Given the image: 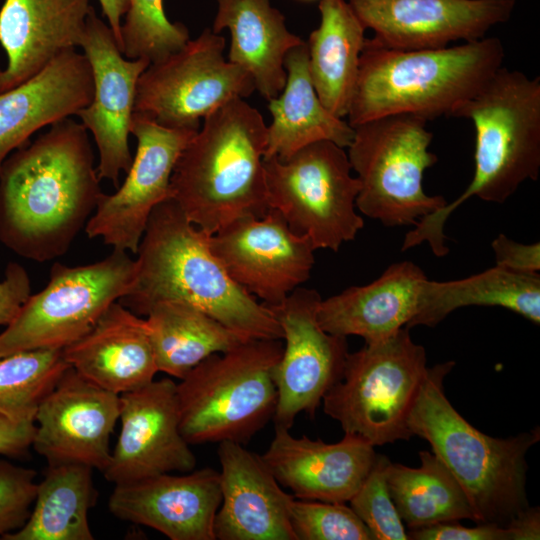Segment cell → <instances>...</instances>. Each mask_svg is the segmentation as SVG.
<instances>
[{
    "instance_id": "b9f144b4",
    "label": "cell",
    "mask_w": 540,
    "mask_h": 540,
    "mask_svg": "<svg viewBox=\"0 0 540 540\" xmlns=\"http://www.w3.org/2000/svg\"><path fill=\"white\" fill-rule=\"evenodd\" d=\"M35 420L22 419L0 412V455L21 458L32 448Z\"/></svg>"
},
{
    "instance_id": "f6af8a7d",
    "label": "cell",
    "mask_w": 540,
    "mask_h": 540,
    "mask_svg": "<svg viewBox=\"0 0 540 540\" xmlns=\"http://www.w3.org/2000/svg\"><path fill=\"white\" fill-rule=\"evenodd\" d=\"M2 70L0 69V74H1Z\"/></svg>"
},
{
    "instance_id": "5b68a950",
    "label": "cell",
    "mask_w": 540,
    "mask_h": 540,
    "mask_svg": "<svg viewBox=\"0 0 540 540\" xmlns=\"http://www.w3.org/2000/svg\"><path fill=\"white\" fill-rule=\"evenodd\" d=\"M454 361L428 369L408 418L411 434L426 440L465 492L475 523L506 526L529 507L526 454L539 427L509 438L476 429L450 403L443 381Z\"/></svg>"
},
{
    "instance_id": "484cf974",
    "label": "cell",
    "mask_w": 540,
    "mask_h": 540,
    "mask_svg": "<svg viewBox=\"0 0 540 540\" xmlns=\"http://www.w3.org/2000/svg\"><path fill=\"white\" fill-rule=\"evenodd\" d=\"M427 276L411 261L391 264L373 282L321 300L317 318L333 335L381 341L409 326L419 312Z\"/></svg>"
},
{
    "instance_id": "44dd1931",
    "label": "cell",
    "mask_w": 540,
    "mask_h": 540,
    "mask_svg": "<svg viewBox=\"0 0 540 540\" xmlns=\"http://www.w3.org/2000/svg\"><path fill=\"white\" fill-rule=\"evenodd\" d=\"M262 460L281 486L301 500L346 503L371 471L375 447L359 436L344 433L336 443L299 438L275 428Z\"/></svg>"
},
{
    "instance_id": "8992f818",
    "label": "cell",
    "mask_w": 540,
    "mask_h": 540,
    "mask_svg": "<svg viewBox=\"0 0 540 540\" xmlns=\"http://www.w3.org/2000/svg\"><path fill=\"white\" fill-rule=\"evenodd\" d=\"M504 57L496 37L417 50L386 48L366 38L347 122L354 127L392 114L427 121L449 117L502 66Z\"/></svg>"
},
{
    "instance_id": "83f0119b",
    "label": "cell",
    "mask_w": 540,
    "mask_h": 540,
    "mask_svg": "<svg viewBox=\"0 0 540 540\" xmlns=\"http://www.w3.org/2000/svg\"><path fill=\"white\" fill-rule=\"evenodd\" d=\"M284 67L285 86L277 97L268 101L273 121L267 126L263 159H287L299 149L321 140L347 148L354 129L347 121L332 115L319 100L310 77L305 41L288 51Z\"/></svg>"
},
{
    "instance_id": "d590c367",
    "label": "cell",
    "mask_w": 540,
    "mask_h": 540,
    "mask_svg": "<svg viewBox=\"0 0 540 540\" xmlns=\"http://www.w3.org/2000/svg\"><path fill=\"white\" fill-rule=\"evenodd\" d=\"M290 522L296 540H373L367 526L345 503L294 498Z\"/></svg>"
},
{
    "instance_id": "d6986e66",
    "label": "cell",
    "mask_w": 540,
    "mask_h": 540,
    "mask_svg": "<svg viewBox=\"0 0 540 540\" xmlns=\"http://www.w3.org/2000/svg\"><path fill=\"white\" fill-rule=\"evenodd\" d=\"M381 46L399 50L441 48L485 37L511 17L516 0H348Z\"/></svg>"
},
{
    "instance_id": "e575fe53",
    "label": "cell",
    "mask_w": 540,
    "mask_h": 540,
    "mask_svg": "<svg viewBox=\"0 0 540 540\" xmlns=\"http://www.w3.org/2000/svg\"><path fill=\"white\" fill-rule=\"evenodd\" d=\"M190 40L188 28L171 22L163 0H129L121 24V53L128 59L160 61L179 51Z\"/></svg>"
},
{
    "instance_id": "6da1fadb",
    "label": "cell",
    "mask_w": 540,
    "mask_h": 540,
    "mask_svg": "<svg viewBox=\"0 0 540 540\" xmlns=\"http://www.w3.org/2000/svg\"><path fill=\"white\" fill-rule=\"evenodd\" d=\"M87 129L67 117L8 156L0 168V241L47 262L64 255L101 194Z\"/></svg>"
},
{
    "instance_id": "ffe728a7",
    "label": "cell",
    "mask_w": 540,
    "mask_h": 540,
    "mask_svg": "<svg viewBox=\"0 0 540 540\" xmlns=\"http://www.w3.org/2000/svg\"><path fill=\"white\" fill-rule=\"evenodd\" d=\"M221 499L219 471L207 467L115 485L108 509L120 520L147 526L171 540H216Z\"/></svg>"
},
{
    "instance_id": "9c48e42d",
    "label": "cell",
    "mask_w": 540,
    "mask_h": 540,
    "mask_svg": "<svg viewBox=\"0 0 540 540\" xmlns=\"http://www.w3.org/2000/svg\"><path fill=\"white\" fill-rule=\"evenodd\" d=\"M427 120L412 114H392L353 127L348 148L360 190L356 208L383 225H416L443 208L444 197L424 192L423 176L438 158L429 152L433 134Z\"/></svg>"
},
{
    "instance_id": "603a6c76",
    "label": "cell",
    "mask_w": 540,
    "mask_h": 540,
    "mask_svg": "<svg viewBox=\"0 0 540 540\" xmlns=\"http://www.w3.org/2000/svg\"><path fill=\"white\" fill-rule=\"evenodd\" d=\"M93 93L91 65L75 48L59 54L22 84L0 92V168L34 132L77 115Z\"/></svg>"
},
{
    "instance_id": "30bf717a",
    "label": "cell",
    "mask_w": 540,
    "mask_h": 540,
    "mask_svg": "<svg viewBox=\"0 0 540 540\" xmlns=\"http://www.w3.org/2000/svg\"><path fill=\"white\" fill-rule=\"evenodd\" d=\"M269 209L290 230L310 240L315 250L338 251L364 226L356 211L360 190L344 148L321 140L287 159H263Z\"/></svg>"
},
{
    "instance_id": "ac0fdd59",
    "label": "cell",
    "mask_w": 540,
    "mask_h": 540,
    "mask_svg": "<svg viewBox=\"0 0 540 540\" xmlns=\"http://www.w3.org/2000/svg\"><path fill=\"white\" fill-rule=\"evenodd\" d=\"M119 416L120 395L70 366L37 409L32 448L48 465L78 463L103 472Z\"/></svg>"
},
{
    "instance_id": "f1b7e54d",
    "label": "cell",
    "mask_w": 540,
    "mask_h": 540,
    "mask_svg": "<svg viewBox=\"0 0 540 540\" xmlns=\"http://www.w3.org/2000/svg\"><path fill=\"white\" fill-rule=\"evenodd\" d=\"M321 20L308 38V65L316 94L338 118L347 117L366 27L345 0H320Z\"/></svg>"
},
{
    "instance_id": "bcb514c9",
    "label": "cell",
    "mask_w": 540,
    "mask_h": 540,
    "mask_svg": "<svg viewBox=\"0 0 540 540\" xmlns=\"http://www.w3.org/2000/svg\"><path fill=\"white\" fill-rule=\"evenodd\" d=\"M306 1H309V0H306Z\"/></svg>"
},
{
    "instance_id": "3957f363",
    "label": "cell",
    "mask_w": 540,
    "mask_h": 540,
    "mask_svg": "<svg viewBox=\"0 0 540 540\" xmlns=\"http://www.w3.org/2000/svg\"><path fill=\"white\" fill-rule=\"evenodd\" d=\"M449 117L470 119L476 140L473 178L465 191L443 208L421 218L404 238L402 250L427 242L437 257L445 245L444 224L469 198L503 203L540 170V77L529 78L501 66Z\"/></svg>"
},
{
    "instance_id": "ee69618b",
    "label": "cell",
    "mask_w": 540,
    "mask_h": 540,
    "mask_svg": "<svg viewBox=\"0 0 540 540\" xmlns=\"http://www.w3.org/2000/svg\"><path fill=\"white\" fill-rule=\"evenodd\" d=\"M103 15L108 20V25L112 29L117 45L121 47V19L127 13L129 0H98Z\"/></svg>"
},
{
    "instance_id": "836d02e7",
    "label": "cell",
    "mask_w": 540,
    "mask_h": 540,
    "mask_svg": "<svg viewBox=\"0 0 540 540\" xmlns=\"http://www.w3.org/2000/svg\"><path fill=\"white\" fill-rule=\"evenodd\" d=\"M70 367L63 349H36L0 358V412L35 420L42 400Z\"/></svg>"
},
{
    "instance_id": "60d3db41",
    "label": "cell",
    "mask_w": 540,
    "mask_h": 540,
    "mask_svg": "<svg viewBox=\"0 0 540 540\" xmlns=\"http://www.w3.org/2000/svg\"><path fill=\"white\" fill-rule=\"evenodd\" d=\"M31 295L30 278L18 263H9L0 281V325H8Z\"/></svg>"
},
{
    "instance_id": "7a4b0ae2",
    "label": "cell",
    "mask_w": 540,
    "mask_h": 540,
    "mask_svg": "<svg viewBox=\"0 0 540 540\" xmlns=\"http://www.w3.org/2000/svg\"><path fill=\"white\" fill-rule=\"evenodd\" d=\"M209 238L173 198L158 204L136 253L133 283L118 301L138 316L160 302H182L249 337L282 339L271 309L231 279Z\"/></svg>"
},
{
    "instance_id": "5bb4252c",
    "label": "cell",
    "mask_w": 540,
    "mask_h": 540,
    "mask_svg": "<svg viewBox=\"0 0 540 540\" xmlns=\"http://www.w3.org/2000/svg\"><path fill=\"white\" fill-rule=\"evenodd\" d=\"M198 130L170 128L133 112L130 134L137 139L135 156L122 186L102 193L85 226L89 238L137 253L152 210L172 198L171 176L175 164Z\"/></svg>"
},
{
    "instance_id": "ba28073f",
    "label": "cell",
    "mask_w": 540,
    "mask_h": 540,
    "mask_svg": "<svg viewBox=\"0 0 540 540\" xmlns=\"http://www.w3.org/2000/svg\"><path fill=\"white\" fill-rule=\"evenodd\" d=\"M428 369L425 348L403 327L348 353L340 379L323 397V410L344 433L374 447L408 441V418Z\"/></svg>"
},
{
    "instance_id": "4dcf8cb0",
    "label": "cell",
    "mask_w": 540,
    "mask_h": 540,
    "mask_svg": "<svg viewBox=\"0 0 540 540\" xmlns=\"http://www.w3.org/2000/svg\"><path fill=\"white\" fill-rule=\"evenodd\" d=\"M159 372L182 379L197 364L249 337L182 302H160L146 315Z\"/></svg>"
},
{
    "instance_id": "9a60e30c",
    "label": "cell",
    "mask_w": 540,
    "mask_h": 540,
    "mask_svg": "<svg viewBox=\"0 0 540 540\" xmlns=\"http://www.w3.org/2000/svg\"><path fill=\"white\" fill-rule=\"evenodd\" d=\"M209 242L231 279L266 306L280 304L306 282L315 262L310 240L293 233L275 209L238 219Z\"/></svg>"
},
{
    "instance_id": "ab89813d",
    "label": "cell",
    "mask_w": 540,
    "mask_h": 540,
    "mask_svg": "<svg viewBox=\"0 0 540 540\" xmlns=\"http://www.w3.org/2000/svg\"><path fill=\"white\" fill-rule=\"evenodd\" d=\"M496 266L510 271L537 274L540 270V244L518 243L504 234H499L491 244Z\"/></svg>"
},
{
    "instance_id": "d4e9b609",
    "label": "cell",
    "mask_w": 540,
    "mask_h": 540,
    "mask_svg": "<svg viewBox=\"0 0 540 540\" xmlns=\"http://www.w3.org/2000/svg\"><path fill=\"white\" fill-rule=\"evenodd\" d=\"M63 355L81 376L118 395L149 384L159 372L146 319L118 300Z\"/></svg>"
},
{
    "instance_id": "f546056e",
    "label": "cell",
    "mask_w": 540,
    "mask_h": 540,
    "mask_svg": "<svg viewBox=\"0 0 540 540\" xmlns=\"http://www.w3.org/2000/svg\"><path fill=\"white\" fill-rule=\"evenodd\" d=\"M467 306H498L540 323V275L495 266L470 277L451 281L427 279L419 312L408 328L434 327L451 312Z\"/></svg>"
},
{
    "instance_id": "2e32d148",
    "label": "cell",
    "mask_w": 540,
    "mask_h": 540,
    "mask_svg": "<svg viewBox=\"0 0 540 540\" xmlns=\"http://www.w3.org/2000/svg\"><path fill=\"white\" fill-rule=\"evenodd\" d=\"M79 46L87 57L94 81L88 106L77 116L91 131L99 153V178L119 187V176L127 173L133 157L128 144L139 76L150 64L144 59H128L120 51L114 33L92 7Z\"/></svg>"
},
{
    "instance_id": "7bdbcfd3",
    "label": "cell",
    "mask_w": 540,
    "mask_h": 540,
    "mask_svg": "<svg viewBox=\"0 0 540 540\" xmlns=\"http://www.w3.org/2000/svg\"><path fill=\"white\" fill-rule=\"evenodd\" d=\"M506 526L512 533L514 540H538L540 539V511L538 507H528Z\"/></svg>"
},
{
    "instance_id": "1f68e13d",
    "label": "cell",
    "mask_w": 540,
    "mask_h": 540,
    "mask_svg": "<svg viewBox=\"0 0 540 540\" xmlns=\"http://www.w3.org/2000/svg\"><path fill=\"white\" fill-rule=\"evenodd\" d=\"M92 471L78 463L48 465L27 522L2 540H93L88 512L98 493Z\"/></svg>"
},
{
    "instance_id": "74e56055",
    "label": "cell",
    "mask_w": 540,
    "mask_h": 540,
    "mask_svg": "<svg viewBox=\"0 0 540 540\" xmlns=\"http://www.w3.org/2000/svg\"><path fill=\"white\" fill-rule=\"evenodd\" d=\"M37 472L0 459V539L27 522L37 493Z\"/></svg>"
},
{
    "instance_id": "7402d4cb",
    "label": "cell",
    "mask_w": 540,
    "mask_h": 540,
    "mask_svg": "<svg viewBox=\"0 0 540 540\" xmlns=\"http://www.w3.org/2000/svg\"><path fill=\"white\" fill-rule=\"evenodd\" d=\"M221 504L214 524L219 540H296L286 493L261 456L232 441L219 443Z\"/></svg>"
},
{
    "instance_id": "8fae6325",
    "label": "cell",
    "mask_w": 540,
    "mask_h": 540,
    "mask_svg": "<svg viewBox=\"0 0 540 540\" xmlns=\"http://www.w3.org/2000/svg\"><path fill=\"white\" fill-rule=\"evenodd\" d=\"M136 261L113 249L105 259L77 267L55 263L50 280L30 295L0 333V358L36 349H63L84 336L130 288Z\"/></svg>"
},
{
    "instance_id": "d6a6232c",
    "label": "cell",
    "mask_w": 540,
    "mask_h": 540,
    "mask_svg": "<svg viewBox=\"0 0 540 540\" xmlns=\"http://www.w3.org/2000/svg\"><path fill=\"white\" fill-rule=\"evenodd\" d=\"M412 468L389 462L386 479L391 498L408 530L442 522H476L468 498L442 461L426 450Z\"/></svg>"
},
{
    "instance_id": "4316f807",
    "label": "cell",
    "mask_w": 540,
    "mask_h": 540,
    "mask_svg": "<svg viewBox=\"0 0 540 540\" xmlns=\"http://www.w3.org/2000/svg\"><path fill=\"white\" fill-rule=\"evenodd\" d=\"M216 1L211 29L216 34L229 30L228 61L251 76L255 90L267 101L277 97L287 78L285 56L304 40L288 30L284 15L270 0Z\"/></svg>"
},
{
    "instance_id": "277c9868",
    "label": "cell",
    "mask_w": 540,
    "mask_h": 540,
    "mask_svg": "<svg viewBox=\"0 0 540 540\" xmlns=\"http://www.w3.org/2000/svg\"><path fill=\"white\" fill-rule=\"evenodd\" d=\"M267 125L243 98L203 119L171 176L172 198L209 235L242 218L269 210L263 157Z\"/></svg>"
},
{
    "instance_id": "8d00e7d4",
    "label": "cell",
    "mask_w": 540,
    "mask_h": 540,
    "mask_svg": "<svg viewBox=\"0 0 540 540\" xmlns=\"http://www.w3.org/2000/svg\"><path fill=\"white\" fill-rule=\"evenodd\" d=\"M389 462L385 455L377 454L371 471L350 499V507L367 526L373 540H409L388 489L386 470Z\"/></svg>"
},
{
    "instance_id": "4fadbf2b",
    "label": "cell",
    "mask_w": 540,
    "mask_h": 540,
    "mask_svg": "<svg viewBox=\"0 0 540 540\" xmlns=\"http://www.w3.org/2000/svg\"><path fill=\"white\" fill-rule=\"evenodd\" d=\"M321 300L315 289L300 286L280 304L268 306L284 340L273 371L277 390L275 428L290 430L301 412L313 417L326 392L342 375L349 353L347 337L321 327L317 318Z\"/></svg>"
},
{
    "instance_id": "cb8c5ba5",
    "label": "cell",
    "mask_w": 540,
    "mask_h": 540,
    "mask_svg": "<svg viewBox=\"0 0 540 540\" xmlns=\"http://www.w3.org/2000/svg\"><path fill=\"white\" fill-rule=\"evenodd\" d=\"M89 0H4L0 44L8 58L0 92L27 81L62 52L79 46Z\"/></svg>"
},
{
    "instance_id": "7c38bea8",
    "label": "cell",
    "mask_w": 540,
    "mask_h": 540,
    "mask_svg": "<svg viewBox=\"0 0 540 540\" xmlns=\"http://www.w3.org/2000/svg\"><path fill=\"white\" fill-rule=\"evenodd\" d=\"M225 38L206 28L139 76L134 112L170 128L200 129L201 119L255 91L251 76L225 59Z\"/></svg>"
},
{
    "instance_id": "f35d334b",
    "label": "cell",
    "mask_w": 540,
    "mask_h": 540,
    "mask_svg": "<svg viewBox=\"0 0 540 540\" xmlns=\"http://www.w3.org/2000/svg\"><path fill=\"white\" fill-rule=\"evenodd\" d=\"M407 534L409 540H514L508 526L496 523L464 526L459 521H450L408 530Z\"/></svg>"
},
{
    "instance_id": "e0dca14e",
    "label": "cell",
    "mask_w": 540,
    "mask_h": 540,
    "mask_svg": "<svg viewBox=\"0 0 540 540\" xmlns=\"http://www.w3.org/2000/svg\"><path fill=\"white\" fill-rule=\"evenodd\" d=\"M121 428L102 472L114 485L190 472L196 457L179 427L176 383L166 377L120 395Z\"/></svg>"
},
{
    "instance_id": "52a82bcc",
    "label": "cell",
    "mask_w": 540,
    "mask_h": 540,
    "mask_svg": "<svg viewBox=\"0 0 540 540\" xmlns=\"http://www.w3.org/2000/svg\"><path fill=\"white\" fill-rule=\"evenodd\" d=\"M282 339L250 338L197 364L176 384L179 427L191 444L246 443L273 419Z\"/></svg>"
}]
</instances>
